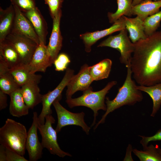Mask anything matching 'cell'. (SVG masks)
I'll use <instances>...</instances> for the list:
<instances>
[{"label":"cell","instance_id":"obj_1","mask_svg":"<svg viewBox=\"0 0 161 161\" xmlns=\"http://www.w3.org/2000/svg\"><path fill=\"white\" fill-rule=\"evenodd\" d=\"M134 45L130 65L135 81L145 86L161 83V30Z\"/></svg>","mask_w":161,"mask_h":161},{"label":"cell","instance_id":"obj_2","mask_svg":"<svg viewBox=\"0 0 161 161\" xmlns=\"http://www.w3.org/2000/svg\"><path fill=\"white\" fill-rule=\"evenodd\" d=\"M126 67L127 75L123 84L119 89L118 93L114 99L111 100L108 97L106 98V110L101 119L94 126V130L100 124L105 122L106 117L110 113L125 105H134L143 100V96L141 91L137 88L135 82L132 79V72L130 62Z\"/></svg>","mask_w":161,"mask_h":161},{"label":"cell","instance_id":"obj_3","mask_svg":"<svg viewBox=\"0 0 161 161\" xmlns=\"http://www.w3.org/2000/svg\"><path fill=\"white\" fill-rule=\"evenodd\" d=\"M117 83L116 81H111L103 89L97 92L93 91L92 88L90 86L83 91L81 96L76 98L66 99V102L71 108L78 106H84L91 109L94 112V120L91 126L92 127L96 124L98 111L100 110L106 111V106L105 103L106 95Z\"/></svg>","mask_w":161,"mask_h":161},{"label":"cell","instance_id":"obj_4","mask_svg":"<svg viewBox=\"0 0 161 161\" xmlns=\"http://www.w3.org/2000/svg\"><path fill=\"white\" fill-rule=\"evenodd\" d=\"M27 133L24 125L7 118L0 128V144L24 156L26 150Z\"/></svg>","mask_w":161,"mask_h":161},{"label":"cell","instance_id":"obj_5","mask_svg":"<svg viewBox=\"0 0 161 161\" xmlns=\"http://www.w3.org/2000/svg\"><path fill=\"white\" fill-rule=\"evenodd\" d=\"M55 122V120L51 114L46 116L44 124H41L38 121V128L41 135L42 147L47 149L51 154L60 157H72L71 154L64 151L59 147L57 142V133L52 126Z\"/></svg>","mask_w":161,"mask_h":161},{"label":"cell","instance_id":"obj_6","mask_svg":"<svg viewBox=\"0 0 161 161\" xmlns=\"http://www.w3.org/2000/svg\"><path fill=\"white\" fill-rule=\"evenodd\" d=\"M108 47L117 50L120 53V60L121 63L126 67L130 62L134 47V43L131 42L128 36L126 29L120 31L115 35H111L101 42L98 47Z\"/></svg>","mask_w":161,"mask_h":161},{"label":"cell","instance_id":"obj_7","mask_svg":"<svg viewBox=\"0 0 161 161\" xmlns=\"http://www.w3.org/2000/svg\"><path fill=\"white\" fill-rule=\"evenodd\" d=\"M61 97L60 96L57 98L52 104L57 116L58 123L55 129L57 133L60 132L62 128L64 126L74 125L81 127L83 131L87 134H89L91 128L84 121V113L81 112L74 113L67 110L59 103Z\"/></svg>","mask_w":161,"mask_h":161},{"label":"cell","instance_id":"obj_8","mask_svg":"<svg viewBox=\"0 0 161 161\" xmlns=\"http://www.w3.org/2000/svg\"><path fill=\"white\" fill-rule=\"evenodd\" d=\"M5 39L15 48L22 63L25 65L29 64L38 44L26 36L13 31Z\"/></svg>","mask_w":161,"mask_h":161},{"label":"cell","instance_id":"obj_9","mask_svg":"<svg viewBox=\"0 0 161 161\" xmlns=\"http://www.w3.org/2000/svg\"><path fill=\"white\" fill-rule=\"evenodd\" d=\"M74 72L73 69L67 68L63 78L58 86L52 91H49L47 93L42 95L41 103L42 107L38 116V121L41 124L45 123L47 115L52 114L51 105L57 98L62 96V92L74 75Z\"/></svg>","mask_w":161,"mask_h":161},{"label":"cell","instance_id":"obj_10","mask_svg":"<svg viewBox=\"0 0 161 161\" xmlns=\"http://www.w3.org/2000/svg\"><path fill=\"white\" fill-rule=\"evenodd\" d=\"M32 119V123L27 133L26 148L28 154L29 160L36 161L42 157L43 148L38 135V119L36 112L33 113Z\"/></svg>","mask_w":161,"mask_h":161},{"label":"cell","instance_id":"obj_11","mask_svg":"<svg viewBox=\"0 0 161 161\" xmlns=\"http://www.w3.org/2000/svg\"><path fill=\"white\" fill-rule=\"evenodd\" d=\"M89 66L84 64L81 67L78 73L74 75L68 84L66 96V99L78 91H84L88 89L93 81L89 71Z\"/></svg>","mask_w":161,"mask_h":161},{"label":"cell","instance_id":"obj_12","mask_svg":"<svg viewBox=\"0 0 161 161\" xmlns=\"http://www.w3.org/2000/svg\"><path fill=\"white\" fill-rule=\"evenodd\" d=\"M126 28L123 16L120 18L110 27L100 31L87 32L80 35L85 45V50L87 52L91 51L92 46L100 39L116 32Z\"/></svg>","mask_w":161,"mask_h":161},{"label":"cell","instance_id":"obj_13","mask_svg":"<svg viewBox=\"0 0 161 161\" xmlns=\"http://www.w3.org/2000/svg\"><path fill=\"white\" fill-rule=\"evenodd\" d=\"M52 64L47 46L43 42H40L30 61L26 66L31 73L34 74L37 72H45L47 68Z\"/></svg>","mask_w":161,"mask_h":161},{"label":"cell","instance_id":"obj_14","mask_svg":"<svg viewBox=\"0 0 161 161\" xmlns=\"http://www.w3.org/2000/svg\"><path fill=\"white\" fill-rule=\"evenodd\" d=\"M62 16L60 11L53 19V27L47 49L50 59L53 64L57 58L62 45L63 38L60 29V23Z\"/></svg>","mask_w":161,"mask_h":161},{"label":"cell","instance_id":"obj_15","mask_svg":"<svg viewBox=\"0 0 161 161\" xmlns=\"http://www.w3.org/2000/svg\"><path fill=\"white\" fill-rule=\"evenodd\" d=\"M14 7L15 17L12 31L24 35L38 44L40 43L39 40L32 23L17 7Z\"/></svg>","mask_w":161,"mask_h":161},{"label":"cell","instance_id":"obj_16","mask_svg":"<svg viewBox=\"0 0 161 161\" xmlns=\"http://www.w3.org/2000/svg\"><path fill=\"white\" fill-rule=\"evenodd\" d=\"M23 13L32 23L38 36L40 42H43L46 44L48 34L47 24L39 9L36 7L33 9Z\"/></svg>","mask_w":161,"mask_h":161},{"label":"cell","instance_id":"obj_17","mask_svg":"<svg viewBox=\"0 0 161 161\" xmlns=\"http://www.w3.org/2000/svg\"><path fill=\"white\" fill-rule=\"evenodd\" d=\"M38 84L36 82H30L21 87L24 101L29 109H33L41 103L42 95L40 93Z\"/></svg>","mask_w":161,"mask_h":161},{"label":"cell","instance_id":"obj_18","mask_svg":"<svg viewBox=\"0 0 161 161\" xmlns=\"http://www.w3.org/2000/svg\"><path fill=\"white\" fill-rule=\"evenodd\" d=\"M15 17V8L11 4L5 9L0 7V43L12 32Z\"/></svg>","mask_w":161,"mask_h":161},{"label":"cell","instance_id":"obj_19","mask_svg":"<svg viewBox=\"0 0 161 161\" xmlns=\"http://www.w3.org/2000/svg\"><path fill=\"white\" fill-rule=\"evenodd\" d=\"M0 57L10 69L24 64L15 48L5 39L0 43Z\"/></svg>","mask_w":161,"mask_h":161},{"label":"cell","instance_id":"obj_20","mask_svg":"<svg viewBox=\"0 0 161 161\" xmlns=\"http://www.w3.org/2000/svg\"><path fill=\"white\" fill-rule=\"evenodd\" d=\"M20 87L10 73L8 67L0 58V89L9 95Z\"/></svg>","mask_w":161,"mask_h":161},{"label":"cell","instance_id":"obj_21","mask_svg":"<svg viewBox=\"0 0 161 161\" xmlns=\"http://www.w3.org/2000/svg\"><path fill=\"white\" fill-rule=\"evenodd\" d=\"M122 16L124 20L126 28L129 32V37L133 43L147 37L144 32L143 21L140 17L137 16L134 18H130L125 16Z\"/></svg>","mask_w":161,"mask_h":161},{"label":"cell","instance_id":"obj_22","mask_svg":"<svg viewBox=\"0 0 161 161\" xmlns=\"http://www.w3.org/2000/svg\"><path fill=\"white\" fill-rule=\"evenodd\" d=\"M20 88L9 95L10 113L13 116L18 117L28 114L29 109L25 103Z\"/></svg>","mask_w":161,"mask_h":161},{"label":"cell","instance_id":"obj_23","mask_svg":"<svg viewBox=\"0 0 161 161\" xmlns=\"http://www.w3.org/2000/svg\"><path fill=\"white\" fill-rule=\"evenodd\" d=\"M161 7V0H143L138 4L132 6V15H137L144 21L147 17L159 12Z\"/></svg>","mask_w":161,"mask_h":161},{"label":"cell","instance_id":"obj_24","mask_svg":"<svg viewBox=\"0 0 161 161\" xmlns=\"http://www.w3.org/2000/svg\"><path fill=\"white\" fill-rule=\"evenodd\" d=\"M10 70L15 80L20 87L30 82L39 83L42 78L41 75L31 73L25 64Z\"/></svg>","mask_w":161,"mask_h":161},{"label":"cell","instance_id":"obj_25","mask_svg":"<svg viewBox=\"0 0 161 161\" xmlns=\"http://www.w3.org/2000/svg\"><path fill=\"white\" fill-rule=\"evenodd\" d=\"M137 88L147 93L152 99L153 106L151 116L154 117L161 106V83L150 86H137Z\"/></svg>","mask_w":161,"mask_h":161},{"label":"cell","instance_id":"obj_26","mask_svg":"<svg viewBox=\"0 0 161 161\" xmlns=\"http://www.w3.org/2000/svg\"><path fill=\"white\" fill-rule=\"evenodd\" d=\"M112 65V61L106 58L89 66L90 72L93 81L107 78L110 74Z\"/></svg>","mask_w":161,"mask_h":161},{"label":"cell","instance_id":"obj_27","mask_svg":"<svg viewBox=\"0 0 161 161\" xmlns=\"http://www.w3.org/2000/svg\"><path fill=\"white\" fill-rule=\"evenodd\" d=\"M133 0H117V9L114 13L109 12L108 17L110 23H114L123 16L131 17Z\"/></svg>","mask_w":161,"mask_h":161},{"label":"cell","instance_id":"obj_28","mask_svg":"<svg viewBox=\"0 0 161 161\" xmlns=\"http://www.w3.org/2000/svg\"><path fill=\"white\" fill-rule=\"evenodd\" d=\"M132 151L140 161H161V155L157 147L151 144L143 148V150L133 149Z\"/></svg>","mask_w":161,"mask_h":161},{"label":"cell","instance_id":"obj_29","mask_svg":"<svg viewBox=\"0 0 161 161\" xmlns=\"http://www.w3.org/2000/svg\"><path fill=\"white\" fill-rule=\"evenodd\" d=\"M161 21V10L149 16L143 21L144 32L147 37L156 31L160 26Z\"/></svg>","mask_w":161,"mask_h":161},{"label":"cell","instance_id":"obj_30","mask_svg":"<svg viewBox=\"0 0 161 161\" xmlns=\"http://www.w3.org/2000/svg\"><path fill=\"white\" fill-rule=\"evenodd\" d=\"M11 4L22 12L29 11L36 7L35 0H10Z\"/></svg>","mask_w":161,"mask_h":161},{"label":"cell","instance_id":"obj_31","mask_svg":"<svg viewBox=\"0 0 161 161\" xmlns=\"http://www.w3.org/2000/svg\"><path fill=\"white\" fill-rule=\"evenodd\" d=\"M70 62V60L66 54L62 53L58 55L53 63L55 70L58 71H64L67 69Z\"/></svg>","mask_w":161,"mask_h":161},{"label":"cell","instance_id":"obj_32","mask_svg":"<svg viewBox=\"0 0 161 161\" xmlns=\"http://www.w3.org/2000/svg\"><path fill=\"white\" fill-rule=\"evenodd\" d=\"M45 4L48 6L50 14L53 19L61 10L64 0H44Z\"/></svg>","mask_w":161,"mask_h":161},{"label":"cell","instance_id":"obj_33","mask_svg":"<svg viewBox=\"0 0 161 161\" xmlns=\"http://www.w3.org/2000/svg\"><path fill=\"white\" fill-rule=\"evenodd\" d=\"M6 161H28L21 155L10 148L5 147Z\"/></svg>","mask_w":161,"mask_h":161},{"label":"cell","instance_id":"obj_34","mask_svg":"<svg viewBox=\"0 0 161 161\" xmlns=\"http://www.w3.org/2000/svg\"><path fill=\"white\" fill-rule=\"evenodd\" d=\"M142 139L140 141V143L143 148L148 145L149 142L151 141H161V129L158 130L155 134L152 136L147 137L144 136L139 135Z\"/></svg>","mask_w":161,"mask_h":161},{"label":"cell","instance_id":"obj_35","mask_svg":"<svg viewBox=\"0 0 161 161\" xmlns=\"http://www.w3.org/2000/svg\"><path fill=\"white\" fill-rule=\"evenodd\" d=\"M7 94L0 89V110L6 108L7 106Z\"/></svg>","mask_w":161,"mask_h":161},{"label":"cell","instance_id":"obj_36","mask_svg":"<svg viewBox=\"0 0 161 161\" xmlns=\"http://www.w3.org/2000/svg\"><path fill=\"white\" fill-rule=\"evenodd\" d=\"M132 150L131 145H129L127 148L126 156L124 161L129 160H130L131 161H133L131 156V152L132 151Z\"/></svg>","mask_w":161,"mask_h":161},{"label":"cell","instance_id":"obj_37","mask_svg":"<svg viewBox=\"0 0 161 161\" xmlns=\"http://www.w3.org/2000/svg\"><path fill=\"white\" fill-rule=\"evenodd\" d=\"M0 161H6L5 147L1 144L0 145Z\"/></svg>","mask_w":161,"mask_h":161},{"label":"cell","instance_id":"obj_38","mask_svg":"<svg viewBox=\"0 0 161 161\" xmlns=\"http://www.w3.org/2000/svg\"><path fill=\"white\" fill-rule=\"evenodd\" d=\"M143 0H133L132 2V6H134L139 4L141 1ZM154 1H157L160 0H153Z\"/></svg>","mask_w":161,"mask_h":161},{"label":"cell","instance_id":"obj_39","mask_svg":"<svg viewBox=\"0 0 161 161\" xmlns=\"http://www.w3.org/2000/svg\"><path fill=\"white\" fill-rule=\"evenodd\" d=\"M157 147L158 152L161 155V148L159 147L158 146Z\"/></svg>","mask_w":161,"mask_h":161}]
</instances>
